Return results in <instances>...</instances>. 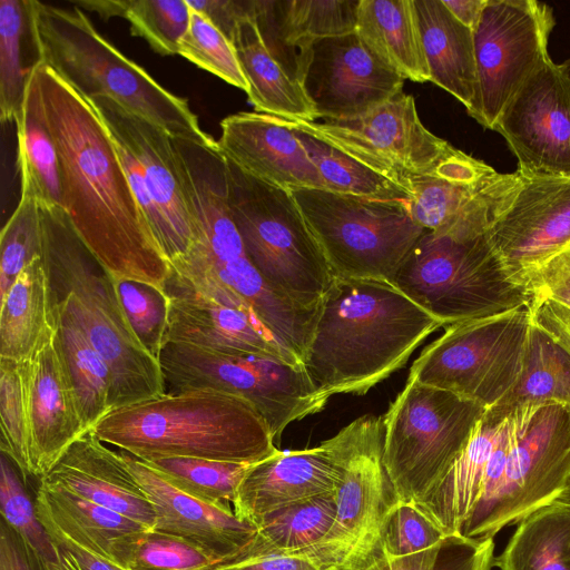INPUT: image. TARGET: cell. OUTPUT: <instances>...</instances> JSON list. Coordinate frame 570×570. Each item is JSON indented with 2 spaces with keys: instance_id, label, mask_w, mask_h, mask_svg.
Segmentation results:
<instances>
[{
  "instance_id": "6da1fadb",
  "label": "cell",
  "mask_w": 570,
  "mask_h": 570,
  "mask_svg": "<svg viewBox=\"0 0 570 570\" xmlns=\"http://www.w3.org/2000/svg\"><path fill=\"white\" fill-rule=\"evenodd\" d=\"M60 165L62 209L101 268L167 293L170 263L132 193L92 105L51 68L33 65Z\"/></svg>"
},
{
  "instance_id": "7a4b0ae2",
  "label": "cell",
  "mask_w": 570,
  "mask_h": 570,
  "mask_svg": "<svg viewBox=\"0 0 570 570\" xmlns=\"http://www.w3.org/2000/svg\"><path fill=\"white\" fill-rule=\"evenodd\" d=\"M440 327L391 282L335 277L317 307L303 366L327 396L363 395Z\"/></svg>"
},
{
  "instance_id": "3957f363",
  "label": "cell",
  "mask_w": 570,
  "mask_h": 570,
  "mask_svg": "<svg viewBox=\"0 0 570 570\" xmlns=\"http://www.w3.org/2000/svg\"><path fill=\"white\" fill-rule=\"evenodd\" d=\"M92 431L144 461L187 456L253 464L278 451L252 403L213 390L165 393L114 410Z\"/></svg>"
},
{
  "instance_id": "277c9868",
  "label": "cell",
  "mask_w": 570,
  "mask_h": 570,
  "mask_svg": "<svg viewBox=\"0 0 570 570\" xmlns=\"http://www.w3.org/2000/svg\"><path fill=\"white\" fill-rule=\"evenodd\" d=\"M37 61L51 68L86 99L108 97L148 119L173 138L208 144L186 99L158 83L94 27L81 8L28 0Z\"/></svg>"
},
{
  "instance_id": "5b68a950",
  "label": "cell",
  "mask_w": 570,
  "mask_h": 570,
  "mask_svg": "<svg viewBox=\"0 0 570 570\" xmlns=\"http://www.w3.org/2000/svg\"><path fill=\"white\" fill-rule=\"evenodd\" d=\"M40 210L52 294L107 362L112 377L111 411L164 395L160 364L130 327L114 278L85 246L61 207L40 206Z\"/></svg>"
},
{
  "instance_id": "8992f818",
  "label": "cell",
  "mask_w": 570,
  "mask_h": 570,
  "mask_svg": "<svg viewBox=\"0 0 570 570\" xmlns=\"http://www.w3.org/2000/svg\"><path fill=\"white\" fill-rule=\"evenodd\" d=\"M227 168L230 215L252 264L278 295L317 309L335 276L292 193L228 159Z\"/></svg>"
},
{
  "instance_id": "52a82bcc",
  "label": "cell",
  "mask_w": 570,
  "mask_h": 570,
  "mask_svg": "<svg viewBox=\"0 0 570 570\" xmlns=\"http://www.w3.org/2000/svg\"><path fill=\"white\" fill-rule=\"evenodd\" d=\"M488 233L455 237L425 229L392 283L444 327L529 306L531 294L509 277Z\"/></svg>"
},
{
  "instance_id": "ba28073f",
  "label": "cell",
  "mask_w": 570,
  "mask_h": 570,
  "mask_svg": "<svg viewBox=\"0 0 570 570\" xmlns=\"http://www.w3.org/2000/svg\"><path fill=\"white\" fill-rule=\"evenodd\" d=\"M485 407L407 381L382 416L383 463L397 501L421 503L466 448Z\"/></svg>"
},
{
  "instance_id": "9c48e42d",
  "label": "cell",
  "mask_w": 570,
  "mask_h": 570,
  "mask_svg": "<svg viewBox=\"0 0 570 570\" xmlns=\"http://www.w3.org/2000/svg\"><path fill=\"white\" fill-rule=\"evenodd\" d=\"M291 193L335 277L392 283L425 230L412 218L409 202L325 189Z\"/></svg>"
},
{
  "instance_id": "30bf717a",
  "label": "cell",
  "mask_w": 570,
  "mask_h": 570,
  "mask_svg": "<svg viewBox=\"0 0 570 570\" xmlns=\"http://www.w3.org/2000/svg\"><path fill=\"white\" fill-rule=\"evenodd\" d=\"M514 434L503 474L475 505L460 533L494 538L503 528L559 500L570 484V406L549 403L514 411Z\"/></svg>"
},
{
  "instance_id": "8fae6325",
  "label": "cell",
  "mask_w": 570,
  "mask_h": 570,
  "mask_svg": "<svg viewBox=\"0 0 570 570\" xmlns=\"http://www.w3.org/2000/svg\"><path fill=\"white\" fill-rule=\"evenodd\" d=\"M159 364L166 393L213 390L239 396L259 412L274 439L291 423L322 411L330 399L302 364L271 357L168 343Z\"/></svg>"
},
{
  "instance_id": "7c38bea8",
  "label": "cell",
  "mask_w": 570,
  "mask_h": 570,
  "mask_svg": "<svg viewBox=\"0 0 570 570\" xmlns=\"http://www.w3.org/2000/svg\"><path fill=\"white\" fill-rule=\"evenodd\" d=\"M338 466L336 515L309 552L340 570H360L375 551L383 524L397 502L383 463V421L361 416L330 438Z\"/></svg>"
},
{
  "instance_id": "4fadbf2b",
  "label": "cell",
  "mask_w": 570,
  "mask_h": 570,
  "mask_svg": "<svg viewBox=\"0 0 570 570\" xmlns=\"http://www.w3.org/2000/svg\"><path fill=\"white\" fill-rule=\"evenodd\" d=\"M530 323V308L523 306L449 325L414 361L407 381L450 391L488 410L521 373Z\"/></svg>"
},
{
  "instance_id": "5bb4252c",
  "label": "cell",
  "mask_w": 570,
  "mask_h": 570,
  "mask_svg": "<svg viewBox=\"0 0 570 570\" xmlns=\"http://www.w3.org/2000/svg\"><path fill=\"white\" fill-rule=\"evenodd\" d=\"M107 127L132 193L171 264L197 239L194 217L171 136L108 97L87 99Z\"/></svg>"
},
{
  "instance_id": "9a60e30c",
  "label": "cell",
  "mask_w": 570,
  "mask_h": 570,
  "mask_svg": "<svg viewBox=\"0 0 570 570\" xmlns=\"http://www.w3.org/2000/svg\"><path fill=\"white\" fill-rule=\"evenodd\" d=\"M281 119L289 128L332 145L405 190L411 178L436 175L456 150L422 124L414 98L403 90L355 118Z\"/></svg>"
},
{
  "instance_id": "2e32d148",
  "label": "cell",
  "mask_w": 570,
  "mask_h": 570,
  "mask_svg": "<svg viewBox=\"0 0 570 570\" xmlns=\"http://www.w3.org/2000/svg\"><path fill=\"white\" fill-rule=\"evenodd\" d=\"M553 10L537 0H487L473 30L478 90L468 111L487 129L547 59Z\"/></svg>"
},
{
  "instance_id": "e0dca14e",
  "label": "cell",
  "mask_w": 570,
  "mask_h": 570,
  "mask_svg": "<svg viewBox=\"0 0 570 570\" xmlns=\"http://www.w3.org/2000/svg\"><path fill=\"white\" fill-rule=\"evenodd\" d=\"M523 179L518 170L498 173L456 149L436 175L409 180V210L428 230L455 237L484 235L512 204Z\"/></svg>"
},
{
  "instance_id": "ac0fdd59",
  "label": "cell",
  "mask_w": 570,
  "mask_h": 570,
  "mask_svg": "<svg viewBox=\"0 0 570 570\" xmlns=\"http://www.w3.org/2000/svg\"><path fill=\"white\" fill-rule=\"evenodd\" d=\"M494 130L523 176L570 177V77L562 65L544 60L507 105Z\"/></svg>"
},
{
  "instance_id": "d6986e66",
  "label": "cell",
  "mask_w": 570,
  "mask_h": 570,
  "mask_svg": "<svg viewBox=\"0 0 570 570\" xmlns=\"http://www.w3.org/2000/svg\"><path fill=\"white\" fill-rule=\"evenodd\" d=\"M403 83L353 31L312 43L302 87L317 119H347L384 104Z\"/></svg>"
},
{
  "instance_id": "ffe728a7",
  "label": "cell",
  "mask_w": 570,
  "mask_h": 570,
  "mask_svg": "<svg viewBox=\"0 0 570 570\" xmlns=\"http://www.w3.org/2000/svg\"><path fill=\"white\" fill-rule=\"evenodd\" d=\"M523 177L488 235L509 277L525 287L537 268L570 246V177Z\"/></svg>"
},
{
  "instance_id": "44dd1931",
  "label": "cell",
  "mask_w": 570,
  "mask_h": 570,
  "mask_svg": "<svg viewBox=\"0 0 570 570\" xmlns=\"http://www.w3.org/2000/svg\"><path fill=\"white\" fill-rule=\"evenodd\" d=\"M21 364L29 414L30 472L41 479L65 451L87 433L66 365L53 307L51 323Z\"/></svg>"
},
{
  "instance_id": "7402d4cb",
  "label": "cell",
  "mask_w": 570,
  "mask_h": 570,
  "mask_svg": "<svg viewBox=\"0 0 570 570\" xmlns=\"http://www.w3.org/2000/svg\"><path fill=\"white\" fill-rule=\"evenodd\" d=\"M167 292L169 321L164 346L185 344L303 365L244 299L219 302L173 279L167 283Z\"/></svg>"
},
{
  "instance_id": "603a6c76",
  "label": "cell",
  "mask_w": 570,
  "mask_h": 570,
  "mask_svg": "<svg viewBox=\"0 0 570 570\" xmlns=\"http://www.w3.org/2000/svg\"><path fill=\"white\" fill-rule=\"evenodd\" d=\"M125 465L153 503L155 531L179 537L222 564L233 561L252 541L256 527L228 504H210L171 485L145 461L121 450Z\"/></svg>"
},
{
  "instance_id": "cb8c5ba5",
  "label": "cell",
  "mask_w": 570,
  "mask_h": 570,
  "mask_svg": "<svg viewBox=\"0 0 570 570\" xmlns=\"http://www.w3.org/2000/svg\"><path fill=\"white\" fill-rule=\"evenodd\" d=\"M220 129L219 150L246 174L288 191L324 189L317 167L281 118L242 111L224 118Z\"/></svg>"
},
{
  "instance_id": "d4e9b609",
  "label": "cell",
  "mask_w": 570,
  "mask_h": 570,
  "mask_svg": "<svg viewBox=\"0 0 570 570\" xmlns=\"http://www.w3.org/2000/svg\"><path fill=\"white\" fill-rule=\"evenodd\" d=\"M337 480L331 439L311 449L278 450L248 468L233 501L234 512L256 527L275 510L334 492Z\"/></svg>"
},
{
  "instance_id": "484cf974",
  "label": "cell",
  "mask_w": 570,
  "mask_h": 570,
  "mask_svg": "<svg viewBox=\"0 0 570 570\" xmlns=\"http://www.w3.org/2000/svg\"><path fill=\"white\" fill-rule=\"evenodd\" d=\"M40 483L66 490L154 530L153 503L115 452L89 431L75 441Z\"/></svg>"
},
{
  "instance_id": "4316f807",
  "label": "cell",
  "mask_w": 570,
  "mask_h": 570,
  "mask_svg": "<svg viewBox=\"0 0 570 570\" xmlns=\"http://www.w3.org/2000/svg\"><path fill=\"white\" fill-rule=\"evenodd\" d=\"M35 504L42 525L125 568L137 537L150 530L111 509L41 483Z\"/></svg>"
},
{
  "instance_id": "83f0119b",
  "label": "cell",
  "mask_w": 570,
  "mask_h": 570,
  "mask_svg": "<svg viewBox=\"0 0 570 570\" xmlns=\"http://www.w3.org/2000/svg\"><path fill=\"white\" fill-rule=\"evenodd\" d=\"M229 40L248 82L246 94L256 112L289 120L317 119L302 85L267 49L254 17L253 1H244L243 12L235 22Z\"/></svg>"
},
{
  "instance_id": "f1b7e54d",
  "label": "cell",
  "mask_w": 570,
  "mask_h": 570,
  "mask_svg": "<svg viewBox=\"0 0 570 570\" xmlns=\"http://www.w3.org/2000/svg\"><path fill=\"white\" fill-rule=\"evenodd\" d=\"M431 80L470 111L478 90L473 31L442 0H413Z\"/></svg>"
},
{
  "instance_id": "f546056e",
  "label": "cell",
  "mask_w": 570,
  "mask_h": 570,
  "mask_svg": "<svg viewBox=\"0 0 570 570\" xmlns=\"http://www.w3.org/2000/svg\"><path fill=\"white\" fill-rule=\"evenodd\" d=\"M507 419L485 410L464 451L429 497L416 503L445 535L460 533L478 502L488 463Z\"/></svg>"
},
{
  "instance_id": "4dcf8cb0",
  "label": "cell",
  "mask_w": 570,
  "mask_h": 570,
  "mask_svg": "<svg viewBox=\"0 0 570 570\" xmlns=\"http://www.w3.org/2000/svg\"><path fill=\"white\" fill-rule=\"evenodd\" d=\"M356 31L404 80H431L413 0H361Z\"/></svg>"
},
{
  "instance_id": "1f68e13d",
  "label": "cell",
  "mask_w": 570,
  "mask_h": 570,
  "mask_svg": "<svg viewBox=\"0 0 570 570\" xmlns=\"http://www.w3.org/2000/svg\"><path fill=\"white\" fill-rule=\"evenodd\" d=\"M549 403L570 406V350L531 316L521 373L487 411L504 419L521 407Z\"/></svg>"
},
{
  "instance_id": "d6a6232c",
  "label": "cell",
  "mask_w": 570,
  "mask_h": 570,
  "mask_svg": "<svg viewBox=\"0 0 570 570\" xmlns=\"http://www.w3.org/2000/svg\"><path fill=\"white\" fill-rule=\"evenodd\" d=\"M53 295L43 256L19 274L0 307V357L27 360L52 321Z\"/></svg>"
},
{
  "instance_id": "836d02e7",
  "label": "cell",
  "mask_w": 570,
  "mask_h": 570,
  "mask_svg": "<svg viewBox=\"0 0 570 570\" xmlns=\"http://www.w3.org/2000/svg\"><path fill=\"white\" fill-rule=\"evenodd\" d=\"M335 515L334 492L316 495L275 510L258 521L252 541L230 562L305 552L328 533L335 521Z\"/></svg>"
},
{
  "instance_id": "e575fe53",
  "label": "cell",
  "mask_w": 570,
  "mask_h": 570,
  "mask_svg": "<svg viewBox=\"0 0 570 570\" xmlns=\"http://www.w3.org/2000/svg\"><path fill=\"white\" fill-rule=\"evenodd\" d=\"M52 307L79 413L89 432L111 411V372L78 321L55 296Z\"/></svg>"
},
{
  "instance_id": "d590c367",
  "label": "cell",
  "mask_w": 570,
  "mask_h": 570,
  "mask_svg": "<svg viewBox=\"0 0 570 570\" xmlns=\"http://www.w3.org/2000/svg\"><path fill=\"white\" fill-rule=\"evenodd\" d=\"M494 567L570 570V505L556 501L521 520Z\"/></svg>"
},
{
  "instance_id": "8d00e7d4",
  "label": "cell",
  "mask_w": 570,
  "mask_h": 570,
  "mask_svg": "<svg viewBox=\"0 0 570 570\" xmlns=\"http://www.w3.org/2000/svg\"><path fill=\"white\" fill-rule=\"evenodd\" d=\"M17 137L20 177L31 183L40 206L62 208L59 157L33 66L27 83L22 120L17 125Z\"/></svg>"
},
{
  "instance_id": "74e56055",
  "label": "cell",
  "mask_w": 570,
  "mask_h": 570,
  "mask_svg": "<svg viewBox=\"0 0 570 570\" xmlns=\"http://www.w3.org/2000/svg\"><path fill=\"white\" fill-rule=\"evenodd\" d=\"M75 4L95 11L104 19L121 17L128 20L131 35L142 38L163 56L178 55L191 14L186 0H88Z\"/></svg>"
},
{
  "instance_id": "f35d334b",
  "label": "cell",
  "mask_w": 570,
  "mask_h": 570,
  "mask_svg": "<svg viewBox=\"0 0 570 570\" xmlns=\"http://www.w3.org/2000/svg\"><path fill=\"white\" fill-rule=\"evenodd\" d=\"M293 130L317 167L325 190L380 200L410 202L409 193L392 180L332 145L304 131Z\"/></svg>"
},
{
  "instance_id": "ab89813d",
  "label": "cell",
  "mask_w": 570,
  "mask_h": 570,
  "mask_svg": "<svg viewBox=\"0 0 570 570\" xmlns=\"http://www.w3.org/2000/svg\"><path fill=\"white\" fill-rule=\"evenodd\" d=\"M145 462L175 488L210 504L233 503L238 485L252 465L187 456Z\"/></svg>"
},
{
  "instance_id": "60d3db41",
  "label": "cell",
  "mask_w": 570,
  "mask_h": 570,
  "mask_svg": "<svg viewBox=\"0 0 570 570\" xmlns=\"http://www.w3.org/2000/svg\"><path fill=\"white\" fill-rule=\"evenodd\" d=\"M29 28L28 0L0 1V119L22 120L28 79L32 68L22 60V41Z\"/></svg>"
},
{
  "instance_id": "b9f144b4",
  "label": "cell",
  "mask_w": 570,
  "mask_h": 570,
  "mask_svg": "<svg viewBox=\"0 0 570 570\" xmlns=\"http://www.w3.org/2000/svg\"><path fill=\"white\" fill-rule=\"evenodd\" d=\"M20 200L0 235V298L36 257L43 256V227L31 183L20 177Z\"/></svg>"
},
{
  "instance_id": "7bdbcfd3",
  "label": "cell",
  "mask_w": 570,
  "mask_h": 570,
  "mask_svg": "<svg viewBox=\"0 0 570 570\" xmlns=\"http://www.w3.org/2000/svg\"><path fill=\"white\" fill-rule=\"evenodd\" d=\"M494 558L493 538L455 533L412 554L374 556L360 570H492Z\"/></svg>"
},
{
  "instance_id": "ee69618b",
  "label": "cell",
  "mask_w": 570,
  "mask_h": 570,
  "mask_svg": "<svg viewBox=\"0 0 570 570\" xmlns=\"http://www.w3.org/2000/svg\"><path fill=\"white\" fill-rule=\"evenodd\" d=\"M1 453L18 468L26 483L30 472V429L21 362L0 357Z\"/></svg>"
},
{
  "instance_id": "f6af8a7d",
  "label": "cell",
  "mask_w": 570,
  "mask_h": 570,
  "mask_svg": "<svg viewBox=\"0 0 570 570\" xmlns=\"http://www.w3.org/2000/svg\"><path fill=\"white\" fill-rule=\"evenodd\" d=\"M178 55L227 83L248 91L249 86L232 41L207 16L191 9L189 26L179 43Z\"/></svg>"
},
{
  "instance_id": "bcb514c9",
  "label": "cell",
  "mask_w": 570,
  "mask_h": 570,
  "mask_svg": "<svg viewBox=\"0 0 570 570\" xmlns=\"http://www.w3.org/2000/svg\"><path fill=\"white\" fill-rule=\"evenodd\" d=\"M116 291L137 338L159 362L169 321V295L151 285L114 279Z\"/></svg>"
},
{
  "instance_id": "7dc6e473",
  "label": "cell",
  "mask_w": 570,
  "mask_h": 570,
  "mask_svg": "<svg viewBox=\"0 0 570 570\" xmlns=\"http://www.w3.org/2000/svg\"><path fill=\"white\" fill-rule=\"evenodd\" d=\"M222 562L190 542L164 532L140 533L132 544L128 570H216Z\"/></svg>"
},
{
  "instance_id": "c3c4849f",
  "label": "cell",
  "mask_w": 570,
  "mask_h": 570,
  "mask_svg": "<svg viewBox=\"0 0 570 570\" xmlns=\"http://www.w3.org/2000/svg\"><path fill=\"white\" fill-rule=\"evenodd\" d=\"M11 462L1 454V519L26 539L46 564L51 563L56 558L53 544Z\"/></svg>"
},
{
  "instance_id": "681fc988",
  "label": "cell",
  "mask_w": 570,
  "mask_h": 570,
  "mask_svg": "<svg viewBox=\"0 0 570 570\" xmlns=\"http://www.w3.org/2000/svg\"><path fill=\"white\" fill-rule=\"evenodd\" d=\"M444 537L441 528L416 503L397 501L383 524L372 557L412 554L436 544Z\"/></svg>"
},
{
  "instance_id": "f907efd6",
  "label": "cell",
  "mask_w": 570,
  "mask_h": 570,
  "mask_svg": "<svg viewBox=\"0 0 570 570\" xmlns=\"http://www.w3.org/2000/svg\"><path fill=\"white\" fill-rule=\"evenodd\" d=\"M525 287L531 298L550 299L570 308V246L537 268Z\"/></svg>"
},
{
  "instance_id": "816d5d0a",
  "label": "cell",
  "mask_w": 570,
  "mask_h": 570,
  "mask_svg": "<svg viewBox=\"0 0 570 570\" xmlns=\"http://www.w3.org/2000/svg\"><path fill=\"white\" fill-rule=\"evenodd\" d=\"M51 539L56 558L48 570H128L127 568L81 547L57 530L43 525Z\"/></svg>"
},
{
  "instance_id": "f5cc1de1",
  "label": "cell",
  "mask_w": 570,
  "mask_h": 570,
  "mask_svg": "<svg viewBox=\"0 0 570 570\" xmlns=\"http://www.w3.org/2000/svg\"><path fill=\"white\" fill-rule=\"evenodd\" d=\"M0 570H48L26 539L0 520Z\"/></svg>"
},
{
  "instance_id": "db71d44e",
  "label": "cell",
  "mask_w": 570,
  "mask_h": 570,
  "mask_svg": "<svg viewBox=\"0 0 570 570\" xmlns=\"http://www.w3.org/2000/svg\"><path fill=\"white\" fill-rule=\"evenodd\" d=\"M216 570H340L309 552H296L228 562Z\"/></svg>"
},
{
  "instance_id": "11a10c76",
  "label": "cell",
  "mask_w": 570,
  "mask_h": 570,
  "mask_svg": "<svg viewBox=\"0 0 570 570\" xmlns=\"http://www.w3.org/2000/svg\"><path fill=\"white\" fill-rule=\"evenodd\" d=\"M532 318L570 350V308L550 299L531 298Z\"/></svg>"
},
{
  "instance_id": "9f6ffc18",
  "label": "cell",
  "mask_w": 570,
  "mask_h": 570,
  "mask_svg": "<svg viewBox=\"0 0 570 570\" xmlns=\"http://www.w3.org/2000/svg\"><path fill=\"white\" fill-rule=\"evenodd\" d=\"M442 2L462 24L473 31L487 0H442Z\"/></svg>"
},
{
  "instance_id": "6f0895ef",
  "label": "cell",
  "mask_w": 570,
  "mask_h": 570,
  "mask_svg": "<svg viewBox=\"0 0 570 570\" xmlns=\"http://www.w3.org/2000/svg\"><path fill=\"white\" fill-rule=\"evenodd\" d=\"M560 502H563L566 504H569L570 505V484L569 487L566 489V491L562 493V495L559 498Z\"/></svg>"
},
{
  "instance_id": "680465c9",
  "label": "cell",
  "mask_w": 570,
  "mask_h": 570,
  "mask_svg": "<svg viewBox=\"0 0 570 570\" xmlns=\"http://www.w3.org/2000/svg\"><path fill=\"white\" fill-rule=\"evenodd\" d=\"M562 67L564 68V70L567 71V73L569 75L570 77V58L567 59L563 63H561Z\"/></svg>"
}]
</instances>
